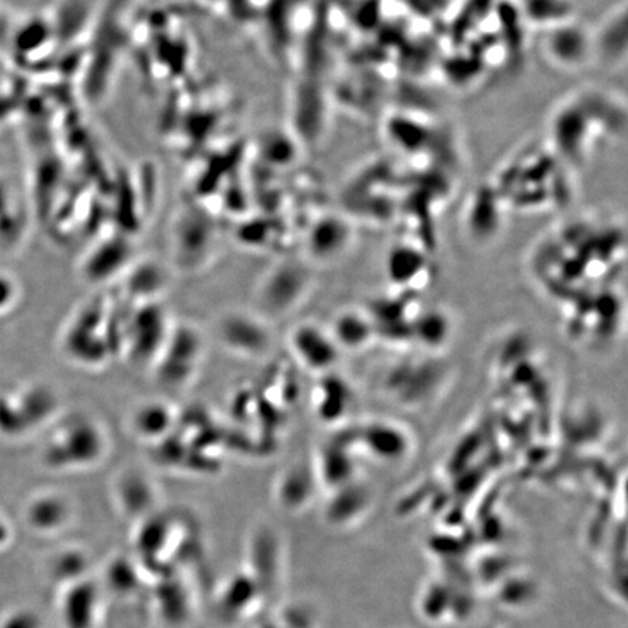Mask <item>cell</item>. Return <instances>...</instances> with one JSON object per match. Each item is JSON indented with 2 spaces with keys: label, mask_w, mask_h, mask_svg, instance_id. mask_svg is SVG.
Listing matches in <instances>:
<instances>
[{
  "label": "cell",
  "mask_w": 628,
  "mask_h": 628,
  "mask_svg": "<svg viewBox=\"0 0 628 628\" xmlns=\"http://www.w3.org/2000/svg\"><path fill=\"white\" fill-rule=\"evenodd\" d=\"M111 300L88 301L73 313L62 335L66 357L86 368L104 367L121 354L124 313Z\"/></svg>",
  "instance_id": "1"
},
{
  "label": "cell",
  "mask_w": 628,
  "mask_h": 628,
  "mask_svg": "<svg viewBox=\"0 0 628 628\" xmlns=\"http://www.w3.org/2000/svg\"><path fill=\"white\" fill-rule=\"evenodd\" d=\"M108 437L104 426L91 416L75 415L56 429L44 448V463L50 469H92L107 456Z\"/></svg>",
  "instance_id": "2"
},
{
  "label": "cell",
  "mask_w": 628,
  "mask_h": 628,
  "mask_svg": "<svg viewBox=\"0 0 628 628\" xmlns=\"http://www.w3.org/2000/svg\"><path fill=\"white\" fill-rule=\"evenodd\" d=\"M171 330V320L159 301L136 304V309L124 316L121 354L137 364H155Z\"/></svg>",
  "instance_id": "3"
},
{
  "label": "cell",
  "mask_w": 628,
  "mask_h": 628,
  "mask_svg": "<svg viewBox=\"0 0 628 628\" xmlns=\"http://www.w3.org/2000/svg\"><path fill=\"white\" fill-rule=\"evenodd\" d=\"M203 339L192 326H173L155 365L157 377L172 389L188 386L200 370L203 360Z\"/></svg>",
  "instance_id": "4"
},
{
  "label": "cell",
  "mask_w": 628,
  "mask_h": 628,
  "mask_svg": "<svg viewBox=\"0 0 628 628\" xmlns=\"http://www.w3.org/2000/svg\"><path fill=\"white\" fill-rule=\"evenodd\" d=\"M217 333L226 348L243 357L267 354L272 341L268 326L251 313L224 314L217 326Z\"/></svg>",
  "instance_id": "5"
},
{
  "label": "cell",
  "mask_w": 628,
  "mask_h": 628,
  "mask_svg": "<svg viewBox=\"0 0 628 628\" xmlns=\"http://www.w3.org/2000/svg\"><path fill=\"white\" fill-rule=\"evenodd\" d=\"M306 272L294 264H281L272 269L259 287L261 309L272 316H283L303 297Z\"/></svg>",
  "instance_id": "6"
},
{
  "label": "cell",
  "mask_w": 628,
  "mask_h": 628,
  "mask_svg": "<svg viewBox=\"0 0 628 628\" xmlns=\"http://www.w3.org/2000/svg\"><path fill=\"white\" fill-rule=\"evenodd\" d=\"M291 349L301 364L314 371H328L338 358V344L316 325H300L290 335Z\"/></svg>",
  "instance_id": "7"
},
{
  "label": "cell",
  "mask_w": 628,
  "mask_h": 628,
  "mask_svg": "<svg viewBox=\"0 0 628 628\" xmlns=\"http://www.w3.org/2000/svg\"><path fill=\"white\" fill-rule=\"evenodd\" d=\"M25 522L38 534L63 530L72 518V506L62 493L41 492L32 496L24 512Z\"/></svg>",
  "instance_id": "8"
},
{
  "label": "cell",
  "mask_w": 628,
  "mask_h": 628,
  "mask_svg": "<svg viewBox=\"0 0 628 628\" xmlns=\"http://www.w3.org/2000/svg\"><path fill=\"white\" fill-rule=\"evenodd\" d=\"M114 483L115 499L124 514L139 518L150 514L155 508L157 490L149 476L137 470H126L118 474Z\"/></svg>",
  "instance_id": "9"
},
{
  "label": "cell",
  "mask_w": 628,
  "mask_h": 628,
  "mask_svg": "<svg viewBox=\"0 0 628 628\" xmlns=\"http://www.w3.org/2000/svg\"><path fill=\"white\" fill-rule=\"evenodd\" d=\"M98 591L89 581L72 583L62 599V618L66 628H92L98 611Z\"/></svg>",
  "instance_id": "10"
},
{
  "label": "cell",
  "mask_w": 628,
  "mask_h": 628,
  "mask_svg": "<svg viewBox=\"0 0 628 628\" xmlns=\"http://www.w3.org/2000/svg\"><path fill=\"white\" fill-rule=\"evenodd\" d=\"M175 422V409L159 400L143 403L131 415V429L143 441L162 440L175 428Z\"/></svg>",
  "instance_id": "11"
},
{
  "label": "cell",
  "mask_w": 628,
  "mask_h": 628,
  "mask_svg": "<svg viewBox=\"0 0 628 628\" xmlns=\"http://www.w3.org/2000/svg\"><path fill=\"white\" fill-rule=\"evenodd\" d=\"M166 281L162 269L156 265H142L128 274L124 294L133 304L157 301V297L165 288Z\"/></svg>",
  "instance_id": "12"
},
{
  "label": "cell",
  "mask_w": 628,
  "mask_h": 628,
  "mask_svg": "<svg viewBox=\"0 0 628 628\" xmlns=\"http://www.w3.org/2000/svg\"><path fill=\"white\" fill-rule=\"evenodd\" d=\"M101 251L92 253L83 267V277L91 284H101L115 277L128 262L127 252L121 251V246L107 245Z\"/></svg>",
  "instance_id": "13"
},
{
  "label": "cell",
  "mask_w": 628,
  "mask_h": 628,
  "mask_svg": "<svg viewBox=\"0 0 628 628\" xmlns=\"http://www.w3.org/2000/svg\"><path fill=\"white\" fill-rule=\"evenodd\" d=\"M346 229L339 220H320L310 233L309 248L316 258H332L345 246Z\"/></svg>",
  "instance_id": "14"
},
{
  "label": "cell",
  "mask_w": 628,
  "mask_h": 628,
  "mask_svg": "<svg viewBox=\"0 0 628 628\" xmlns=\"http://www.w3.org/2000/svg\"><path fill=\"white\" fill-rule=\"evenodd\" d=\"M278 502L287 508L300 505L309 493V474L303 467H290L281 474L277 485Z\"/></svg>",
  "instance_id": "15"
},
{
  "label": "cell",
  "mask_w": 628,
  "mask_h": 628,
  "mask_svg": "<svg viewBox=\"0 0 628 628\" xmlns=\"http://www.w3.org/2000/svg\"><path fill=\"white\" fill-rule=\"evenodd\" d=\"M333 339L336 344L358 346L364 344L370 336V326L355 313H346L338 317L335 322V333Z\"/></svg>",
  "instance_id": "16"
},
{
  "label": "cell",
  "mask_w": 628,
  "mask_h": 628,
  "mask_svg": "<svg viewBox=\"0 0 628 628\" xmlns=\"http://www.w3.org/2000/svg\"><path fill=\"white\" fill-rule=\"evenodd\" d=\"M85 570V554L78 550L63 551L53 560V565H51L54 578L59 579L60 582L69 583V585L82 581Z\"/></svg>",
  "instance_id": "17"
},
{
  "label": "cell",
  "mask_w": 628,
  "mask_h": 628,
  "mask_svg": "<svg viewBox=\"0 0 628 628\" xmlns=\"http://www.w3.org/2000/svg\"><path fill=\"white\" fill-rule=\"evenodd\" d=\"M0 628H43V621L34 611L19 608L0 617Z\"/></svg>",
  "instance_id": "18"
},
{
  "label": "cell",
  "mask_w": 628,
  "mask_h": 628,
  "mask_svg": "<svg viewBox=\"0 0 628 628\" xmlns=\"http://www.w3.org/2000/svg\"><path fill=\"white\" fill-rule=\"evenodd\" d=\"M18 297V288L8 275L0 274V313L11 309Z\"/></svg>",
  "instance_id": "19"
},
{
  "label": "cell",
  "mask_w": 628,
  "mask_h": 628,
  "mask_svg": "<svg viewBox=\"0 0 628 628\" xmlns=\"http://www.w3.org/2000/svg\"><path fill=\"white\" fill-rule=\"evenodd\" d=\"M8 540H9L8 525H6V522L3 521L2 518H0V546H3V544L8 543Z\"/></svg>",
  "instance_id": "20"
}]
</instances>
